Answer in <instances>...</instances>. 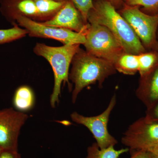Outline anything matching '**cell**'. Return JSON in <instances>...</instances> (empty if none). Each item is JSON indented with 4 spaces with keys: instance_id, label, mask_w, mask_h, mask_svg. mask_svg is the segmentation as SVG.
Masks as SVG:
<instances>
[{
    "instance_id": "6da1fadb",
    "label": "cell",
    "mask_w": 158,
    "mask_h": 158,
    "mask_svg": "<svg viewBox=\"0 0 158 158\" xmlns=\"http://www.w3.org/2000/svg\"><path fill=\"white\" fill-rule=\"evenodd\" d=\"M88 22L105 26L114 35L126 53L139 55L145 49L131 27L116 11L115 7L105 0H97L88 12Z\"/></svg>"
},
{
    "instance_id": "7a4b0ae2",
    "label": "cell",
    "mask_w": 158,
    "mask_h": 158,
    "mask_svg": "<svg viewBox=\"0 0 158 158\" xmlns=\"http://www.w3.org/2000/svg\"><path fill=\"white\" fill-rule=\"evenodd\" d=\"M72 63V67L69 78L74 84L72 96L73 104L85 87L97 82L102 87L106 79L116 73L113 64L81 48L75 55Z\"/></svg>"
},
{
    "instance_id": "3957f363",
    "label": "cell",
    "mask_w": 158,
    "mask_h": 158,
    "mask_svg": "<svg viewBox=\"0 0 158 158\" xmlns=\"http://www.w3.org/2000/svg\"><path fill=\"white\" fill-rule=\"evenodd\" d=\"M80 45L52 47L44 44L37 43L34 47V52L46 59L53 70L54 86L50 100L52 108L56 107L59 103L62 82L70 85L69 81V66L75 55L80 50Z\"/></svg>"
},
{
    "instance_id": "277c9868",
    "label": "cell",
    "mask_w": 158,
    "mask_h": 158,
    "mask_svg": "<svg viewBox=\"0 0 158 158\" xmlns=\"http://www.w3.org/2000/svg\"><path fill=\"white\" fill-rule=\"evenodd\" d=\"M89 23L84 44L86 52L114 65L125 53L121 44L106 27L96 23Z\"/></svg>"
},
{
    "instance_id": "5b68a950",
    "label": "cell",
    "mask_w": 158,
    "mask_h": 158,
    "mask_svg": "<svg viewBox=\"0 0 158 158\" xmlns=\"http://www.w3.org/2000/svg\"><path fill=\"white\" fill-rule=\"evenodd\" d=\"M15 22L25 28L31 37L56 40L64 45L84 44L86 42L85 34L69 29L46 25L22 15L15 17L12 23Z\"/></svg>"
},
{
    "instance_id": "8992f818",
    "label": "cell",
    "mask_w": 158,
    "mask_h": 158,
    "mask_svg": "<svg viewBox=\"0 0 158 158\" xmlns=\"http://www.w3.org/2000/svg\"><path fill=\"white\" fill-rule=\"evenodd\" d=\"M116 103V95L112 97L107 107L99 115L85 116L74 112L70 115L72 120L75 123L87 127L96 140V143L101 149L110 146H115L118 143L116 138L110 135L108 129L110 114Z\"/></svg>"
},
{
    "instance_id": "52a82bcc",
    "label": "cell",
    "mask_w": 158,
    "mask_h": 158,
    "mask_svg": "<svg viewBox=\"0 0 158 158\" xmlns=\"http://www.w3.org/2000/svg\"><path fill=\"white\" fill-rule=\"evenodd\" d=\"M120 14L129 24L143 44L151 46L155 43L158 27V13L153 15L145 14L138 6L125 4Z\"/></svg>"
},
{
    "instance_id": "ba28073f",
    "label": "cell",
    "mask_w": 158,
    "mask_h": 158,
    "mask_svg": "<svg viewBox=\"0 0 158 158\" xmlns=\"http://www.w3.org/2000/svg\"><path fill=\"white\" fill-rule=\"evenodd\" d=\"M129 150H146L158 145V123L139 119L131 125L121 139Z\"/></svg>"
},
{
    "instance_id": "9c48e42d",
    "label": "cell",
    "mask_w": 158,
    "mask_h": 158,
    "mask_svg": "<svg viewBox=\"0 0 158 158\" xmlns=\"http://www.w3.org/2000/svg\"><path fill=\"white\" fill-rule=\"evenodd\" d=\"M24 113L13 108L0 110V148L18 151V138L21 129L28 118Z\"/></svg>"
},
{
    "instance_id": "30bf717a",
    "label": "cell",
    "mask_w": 158,
    "mask_h": 158,
    "mask_svg": "<svg viewBox=\"0 0 158 158\" xmlns=\"http://www.w3.org/2000/svg\"><path fill=\"white\" fill-rule=\"evenodd\" d=\"M44 24L71 30L86 35L89 27L84 20L73 3L65 1L61 9L51 19L41 22Z\"/></svg>"
},
{
    "instance_id": "8fae6325",
    "label": "cell",
    "mask_w": 158,
    "mask_h": 158,
    "mask_svg": "<svg viewBox=\"0 0 158 158\" xmlns=\"http://www.w3.org/2000/svg\"><path fill=\"white\" fill-rule=\"evenodd\" d=\"M0 11L12 23L15 17L22 15L38 21V13L34 0H0Z\"/></svg>"
},
{
    "instance_id": "7c38bea8",
    "label": "cell",
    "mask_w": 158,
    "mask_h": 158,
    "mask_svg": "<svg viewBox=\"0 0 158 158\" xmlns=\"http://www.w3.org/2000/svg\"><path fill=\"white\" fill-rule=\"evenodd\" d=\"M12 103L15 110L23 113L33 109L35 103V96L32 88L27 85L18 88L15 92Z\"/></svg>"
},
{
    "instance_id": "4fadbf2b",
    "label": "cell",
    "mask_w": 158,
    "mask_h": 158,
    "mask_svg": "<svg viewBox=\"0 0 158 158\" xmlns=\"http://www.w3.org/2000/svg\"><path fill=\"white\" fill-rule=\"evenodd\" d=\"M38 13V21L43 22L54 17L65 2L55 0H34Z\"/></svg>"
},
{
    "instance_id": "5bb4252c",
    "label": "cell",
    "mask_w": 158,
    "mask_h": 158,
    "mask_svg": "<svg viewBox=\"0 0 158 158\" xmlns=\"http://www.w3.org/2000/svg\"><path fill=\"white\" fill-rule=\"evenodd\" d=\"M113 65L116 71L128 75H135L139 71L138 55L124 53Z\"/></svg>"
},
{
    "instance_id": "9a60e30c",
    "label": "cell",
    "mask_w": 158,
    "mask_h": 158,
    "mask_svg": "<svg viewBox=\"0 0 158 158\" xmlns=\"http://www.w3.org/2000/svg\"><path fill=\"white\" fill-rule=\"evenodd\" d=\"M129 151V148H128L116 150L113 146L101 149L95 142L88 148L85 158H118L123 154Z\"/></svg>"
},
{
    "instance_id": "2e32d148",
    "label": "cell",
    "mask_w": 158,
    "mask_h": 158,
    "mask_svg": "<svg viewBox=\"0 0 158 158\" xmlns=\"http://www.w3.org/2000/svg\"><path fill=\"white\" fill-rule=\"evenodd\" d=\"M137 95L139 98L151 103L158 101V68L153 73L146 88H138Z\"/></svg>"
},
{
    "instance_id": "e0dca14e",
    "label": "cell",
    "mask_w": 158,
    "mask_h": 158,
    "mask_svg": "<svg viewBox=\"0 0 158 158\" xmlns=\"http://www.w3.org/2000/svg\"><path fill=\"white\" fill-rule=\"evenodd\" d=\"M27 34V30L21 28L16 24H15L11 28L0 30V44L20 39Z\"/></svg>"
},
{
    "instance_id": "ac0fdd59",
    "label": "cell",
    "mask_w": 158,
    "mask_h": 158,
    "mask_svg": "<svg viewBox=\"0 0 158 158\" xmlns=\"http://www.w3.org/2000/svg\"><path fill=\"white\" fill-rule=\"evenodd\" d=\"M139 72L141 77L148 73L153 68L157 60L156 56L152 53L138 55Z\"/></svg>"
},
{
    "instance_id": "d6986e66",
    "label": "cell",
    "mask_w": 158,
    "mask_h": 158,
    "mask_svg": "<svg viewBox=\"0 0 158 158\" xmlns=\"http://www.w3.org/2000/svg\"><path fill=\"white\" fill-rule=\"evenodd\" d=\"M58 2H65L69 1L73 3L77 9L80 11L84 20L86 23H88V12L93 8V0H55Z\"/></svg>"
},
{
    "instance_id": "ffe728a7",
    "label": "cell",
    "mask_w": 158,
    "mask_h": 158,
    "mask_svg": "<svg viewBox=\"0 0 158 158\" xmlns=\"http://www.w3.org/2000/svg\"><path fill=\"white\" fill-rule=\"evenodd\" d=\"M126 5L130 6H141L148 10L158 7V0H124Z\"/></svg>"
},
{
    "instance_id": "44dd1931",
    "label": "cell",
    "mask_w": 158,
    "mask_h": 158,
    "mask_svg": "<svg viewBox=\"0 0 158 158\" xmlns=\"http://www.w3.org/2000/svg\"><path fill=\"white\" fill-rule=\"evenodd\" d=\"M131 156L130 158H152L147 151L144 150H129Z\"/></svg>"
},
{
    "instance_id": "7402d4cb",
    "label": "cell",
    "mask_w": 158,
    "mask_h": 158,
    "mask_svg": "<svg viewBox=\"0 0 158 158\" xmlns=\"http://www.w3.org/2000/svg\"><path fill=\"white\" fill-rule=\"evenodd\" d=\"M0 158H22L18 151L2 150L0 153Z\"/></svg>"
},
{
    "instance_id": "603a6c76",
    "label": "cell",
    "mask_w": 158,
    "mask_h": 158,
    "mask_svg": "<svg viewBox=\"0 0 158 158\" xmlns=\"http://www.w3.org/2000/svg\"><path fill=\"white\" fill-rule=\"evenodd\" d=\"M152 158H158V145L146 150Z\"/></svg>"
},
{
    "instance_id": "cb8c5ba5",
    "label": "cell",
    "mask_w": 158,
    "mask_h": 158,
    "mask_svg": "<svg viewBox=\"0 0 158 158\" xmlns=\"http://www.w3.org/2000/svg\"><path fill=\"white\" fill-rule=\"evenodd\" d=\"M152 119L158 120V103L153 109L152 111L150 113L148 120L150 121Z\"/></svg>"
},
{
    "instance_id": "d4e9b609",
    "label": "cell",
    "mask_w": 158,
    "mask_h": 158,
    "mask_svg": "<svg viewBox=\"0 0 158 158\" xmlns=\"http://www.w3.org/2000/svg\"><path fill=\"white\" fill-rule=\"evenodd\" d=\"M105 1L109 2L115 7V6L119 5L122 2L123 0H105Z\"/></svg>"
},
{
    "instance_id": "484cf974",
    "label": "cell",
    "mask_w": 158,
    "mask_h": 158,
    "mask_svg": "<svg viewBox=\"0 0 158 158\" xmlns=\"http://www.w3.org/2000/svg\"><path fill=\"white\" fill-rule=\"evenodd\" d=\"M2 150L1 149V148H0V153H1V152H2Z\"/></svg>"
}]
</instances>
